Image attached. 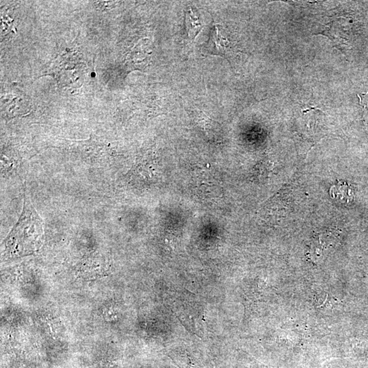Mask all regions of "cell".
Masks as SVG:
<instances>
[{
    "label": "cell",
    "mask_w": 368,
    "mask_h": 368,
    "mask_svg": "<svg viewBox=\"0 0 368 368\" xmlns=\"http://www.w3.org/2000/svg\"><path fill=\"white\" fill-rule=\"evenodd\" d=\"M43 235L41 218L25 195L21 217L5 240V255L17 257L34 253L41 246Z\"/></svg>",
    "instance_id": "6da1fadb"
},
{
    "label": "cell",
    "mask_w": 368,
    "mask_h": 368,
    "mask_svg": "<svg viewBox=\"0 0 368 368\" xmlns=\"http://www.w3.org/2000/svg\"><path fill=\"white\" fill-rule=\"evenodd\" d=\"M228 43L227 40L224 39L220 34L219 27L216 25L210 33L208 51L211 55L226 56Z\"/></svg>",
    "instance_id": "7a4b0ae2"
},
{
    "label": "cell",
    "mask_w": 368,
    "mask_h": 368,
    "mask_svg": "<svg viewBox=\"0 0 368 368\" xmlns=\"http://www.w3.org/2000/svg\"><path fill=\"white\" fill-rule=\"evenodd\" d=\"M186 19H187L186 22L190 39H195L201 31L203 25L201 23L199 18L196 17L191 9L188 11Z\"/></svg>",
    "instance_id": "3957f363"
},
{
    "label": "cell",
    "mask_w": 368,
    "mask_h": 368,
    "mask_svg": "<svg viewBox=\"0 0 368 368\" xmlns=\"http://www.w3.org/2000/svg\"><path fill=\"white\" fill-rule=\"evenodd\" d=\"M331 197L336 198L342 202H350L353 199V193L349 186L339 184L331 188Z\"/></svg>",
    "instance_id": "277c9868"
}]
</instances>
